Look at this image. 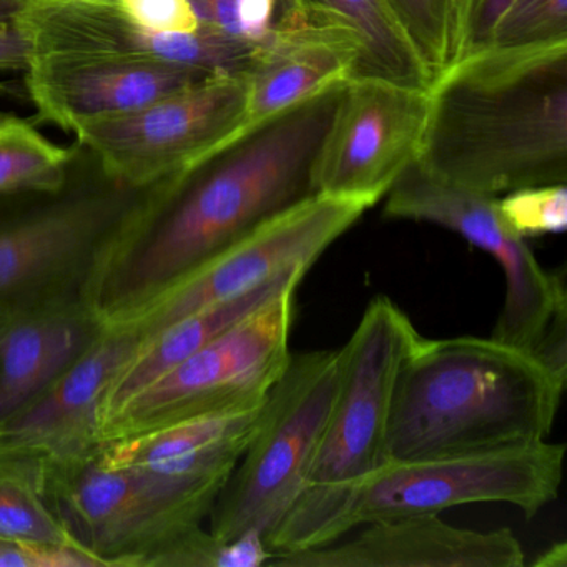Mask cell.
<instances>
[{
    "label": "cell",
    "instance_id": "1",
    "mask_svg": "<svg viewBox=\"0 0 567 567\" xmlns=\"http://www.w3.org/2000/svg\"><path fill=\"white\" fill-rule=\"evenodd\" d=\"M416 162L494 198L567 185V39L481 49L441 69Z\"/></svg>",
    "mask_w": 567,
    "mask_h": 567
},
{
    "label": "cell",
    "instance_id": "2",
    "mask_svg": "<svg viewBox=\"0 0 567 567\" xmlns=\"http://www.w3.org/2000/svg\"><path fill=\"white\" fill-rule=\"evenodd\" d=\"M344 82L268 118L192 174L125 251L101 310L157 290L317 195L315 164Z\"/></svg>",
    "mask_w": 567,
    "mask_h": 567
},
{
    "label": "cell",
    "instance_id": "3",
    "mask_svg": "<svg viewBox=\"0 0 567 567\" xmlns=\"http://www.w3.org/2000/svg\"><path fill=\"white\" fill-rule=\"evenodd\" d=\"M566 381L496 338L420 337L394 386L388 463L546 441Z\"/></svg>",
    "mask_w": 567,
    "mask_h": 567
},
{
    "label": "cell",
    "instance_id": "4",
    "mask_svg": "<svg viewBox=\"0 0 567 567\" xmlns=\"http://www.w3.org/2000/svg\"><path fill=\"white\" fill-rule=\"evenodd\" d=\"M421 334L388 297L370 301L341 348L337 396L300 496L268 539L275 556L337 543L348 501L388 464L398 374Z\"/></svg>",
    "mask_w": 567,
    "mask_h": 567
},
{
    "label": "cell",
    "instance_id": "5",
    "mask_svg": "<svg viewBox=\"0 0 567 567\" xmlns=\"http://www.w3.org/2000/svg\"><path fill=\"white\" fill-rule=\"evenodd\" d=\"M383 215L437 225L491 255L503 270L506 297L491 337L523 348L567 381V290L547 271L497 210V198L434 177L416 161L384 195Z\"/></svg>",
    "mask_w": 567,
    "mask_h": 567
},
{
    "label": "cell",
    "instance_id": "6",
    "mask_svg": "<svg viewBox=\"0 0 567 567\" xmlns=\"http://www.w3.org/2000/svg\"><path fill=\"white\" fill-rule=\"evenodd\" d=\"M340 374V350L291 353L265 400L254 437L208 516L215 537L258 534L268 544L303 489Z\"/></svg>",
    "mask_w": 567,
    "mask_h": 567
},
{
    "label": "cell",
    "instance_id": "7",
    "mask_svg": "<svg viewBox=\"0 0 567 567\" xmlns=\"http://www.w3.org/2000/svg\"><path fill=\"white\" fill-rule=\"evenodd\" d=\"M227 476H175L87 463L45 477V496L69 533L107 567H148L202 527Z\"/></svg>",
    "mask_w": 567,
    "mask_h": 567
},
{
    "label": "cell",
    "instance_id": "8",
    "mask_svg": "<svg viewBox=\"0 0 567 567\" xmlns=\"http://www.w3.org/2000/svg\"><path fill=\"white\" fill-rule=\"evenodd\" d=\"M142 192L71 195L0 225V301L59 291L102 301L112 271L171 197L167 184Z\"/></svg>",
    "mask_w": 567,
    "mask_h": 567
},
{
    "label": "cell",
    "instance_id": "9",
    "mask_svg": "<svg viewBox=\"0 0 567 567\" xmlns=\"http://www.w3.org/2000/svg\"><path fill=\"white\" fill-rule=\"evenodd\" d=\"M370 208L361 198L313 195L157 290L101 310L102 323L107 330L132 334L138 343L148 340L177 321L247 295L285 271L310 270Z\"/></svg>",
    "mask_w": 567,
    "mask_h": 567
},
{
    "label": "cell",
    "instance_id": "10",
    "mask_svg": "<svg viewBox=\"0 0 567 567\" xmlns=\"http://www.w3.org/2000/svg\"><path fill=\"white\" fill-rule=\"evenodd\" d=\"M295 291L258 308L102 421V444L265 401L290 361Z\"/></svg>",
    "mask_w": 567,
    "mask_h": 567
},
{
    "label": "cell",
    "instance_id": "11",
    "mask_svg": "<svg viewBox=\"0 0 567 567\" xmlns=\"http://www.w3.org/2000/svg\"><path fill=\"white\" fill-rule=\"evenodd\" d=\"M245 74L217 72L127 114L82 124L72 134L109 181L131 190L185 182L240 141Z\"/></svg>",
    "mask_w": 567,
    "mask_h": 567
},
{
    "label": "cell",
    "instance_id": "12",
    "mask_svg": "<svg viewBox=\"0 0 567 567\" xmlns=\"http://www.w3.org/2000/svg\"><path fill=\"white\" fill-rule=\"evenodd\" d=\"M564 453V444L546 440L384 464L348 501L341 530L344 536L374 520L441 514L451 507L480 503L511 504L530 519L557 499Z\"/></svg>",
    "mask_w": 567,
    "mask_h": 567
},
{
    "label": "cell",
    "instance_id": "13",
    "mask_svg": "<svg viewBox=\"0 0 567 567\" xmlns=\"http://www.w3.org/2000/svg\"><path fill=\"white\" fill-rule=\"evenodd\" d=\"M426 117L427 89L348 79L318 152L315 192L374 207L416 161Z\"/></svg>",
    "mask_w": 567,
    "mask_h": 567
},
{
    "label": "cell",
    "instance_id": "14",
    "mask_svg": "<svg viewBox=\"0 0 567 567\" xmlns=\"http://www.w3.org/2000/svg\"><path fill=\"white\" fill-rule=\"evenodd\" d=\"M9 21L28 48L45 55L147 59L210 72L245 74L258 44L200 25L192 34H155L131 21L114 0H16Z\"/></svg>",
    "mask_w": 567,
    "mask_h": 567
},
{
    "label": "cell",
    "instance_id": "15",
    "mask_svg": "<svg viewBox=\"0 0 567 567\" xmlns=\"http://www.w3.org/2000/svg\"><path fill=\"white\" fill-rule=\"evenodd\" d=\"M138 340L107 330L28 406L0 426V457L34 464L42 476L74 470L102 447V411Z\"/></svg>",
    "mask_w": 567,
    "mask_h": 567
},
{
    "label": "cell",
    "instance_id": "16",
    "mask_svg": "<svg viewBox=\"0 0 567 567\" xmlns=\"http://www.w3.org/2000/svg\"><path fill=\"white\" fill-rule=\"evenodd\" d=\"M217 72L147 59L45 55L25 68L39 121L65 132L112 115L138 111Z\"/></svg>",
    "mask_w": 567,
    "mask_h": 567
},
{
    "label": "cell",
    "instance_id": "17",
    "mask_svg": "<svg viewBox=\"0 0 567 567\" xmlns=\"http://www.w3.org/2000/svg\"><path fill=\"white\" fill-rule=\"evenodd\" d=\"M104 333L101 300L59 291L0 301V426Z\"/></svg>",
    "mask_w": 567,
    "mask_h": 567
},
{
    "label": "cell",
    "instance_id": "18",
    "mask_svg": "<svg viewBox=\"0 0 567 567\" xmlns=\"http://www.w3.org/2000/svg\"><path fill=\"white\" fill-rule=\"evenodd\" d=\"M360 59L361 45L353 32L300 2L285 0L245 72L247 105L240 138L321 89L354 78Z\"/></svg>",
    "mask_w": 567,
    "mask_h": 567
},
{
    "label": "cell",
    "instance_id": "19",
    "mask_svg": "<svg viewBox=\"0 0 567 567\" xmlns=\"http://www.w3.org/2000/svg\"><path fill=\"white\" fill-rule=\"evenodd\" d=\"M348 543L275 556L270 567H523L524 550L511 529H461L440 514L364 524Z\"/></svg>",
    "mask_w": 567,
    "mask_h": 567
},
{
    "label": "cell",
    "instance_id": "20",
    "mask_svg": "<svg viewBox=\"0 0 567 567\" xmlns=\"http://www.w3.org/2000/svg\"><path fill=\"white\" fill-rule=\"evenodd\" d=\"M267 400V398H265ZM265 401L202 414L102 444L99 463L175 476L230 477L254 437Z\"/></svg>",
    "mask_w": 567,
    "mask_h": 567
},
{
    "label": "cell",
    "instance_id": "21",
    "mask_svg": "<svg viewBox=\"0 0 567 567\" xmlns=\"http://www.w3.org/2000/svg\"><path fill=\"white\" fill-rule=\"evenodd\" d=\"M307 271L305 268L285 271L274 280L248 291L247 295L190 315L172 327L165 328L155 337L141 341L131 360L112 381L111 390L105 396L102 421L122 406L128 398L138 393L142 388L197 353L215 337L254 313L258 308L270 303L284 291L300 287Z\"/></svg>",
    "mask_w": 567,
    "mask_h": 567
},
{
    "label": "cell",
    "instance_id": "22",
    "mask_svg": "<svg viewBox=\"0 0 567 567\" xmlns=\"http://www.w3.org/2000/svg\"><path fill=\"white\" fill-rule=\"evenodd\" d=\"M347 28L361 45L354 78H381L430 89L434 81L390 0H297Z\"/></svg>",
    "mask_w": 567,
    "mask_h": 567
},
{
    "label": "cell",
    "instance_id": "23",
    "mask_svg": "<svg viewBox=\"0 0 567 567\" xmlns=\"http://www.w3.org/2000/svg\"><path fill=\"white\" fill-rule=\"evenodd\" d=\"M74 152L45 138L16 115H0V195H59Z\"/></svg>",
    "mask_w": 567,
    "mask_h": 567
},
{
    "label": "cell",
    "instance_id": "24",
    "mask_svg": "<svg viewBox=\"0 0 567 567\" xmlns=\"http://www.w3.org/2000/svg\"><path fill=\"white\" fill-rule=\"evenodd\" d=\"M0 536L84 549L49 504L41 470L8 457H0Z\"/></svg>",
    "mask_w": 567,
    "mask_h": 567
},
{
    "label": "cell",
    "instance_id": "25",
    "mask_svg": "<svg viewBox=\"0 0 567 567\" xmlns=\"http://www.w3.org/2000/svg\"><path fill=\"white\" fill-rule=\"evenodd\" d=\"M274 557V550L258 534L224 540L198 527L158 554L148 567H261Z\"/></svg>",
    "mask_w": 567,
    "mask_h": 567
},
{
    "label": "cell",
    "instance_id": "26",
    "mask_svg": "<svg viewBox=\"0 0 567 567\" xmlns=\"http://www.w3.org/2000/svg\"><path fill=\"white\" fill-rule=\"evenodd\" d=\"M457 0H390L434 78L454 59Z\"/></svg>",
    "mask_w": 567,
    "mask_h": 567
},
{
    "label": "cell",
    "instance_id": "27",
    "mask_svg": "<svg viewBox=\"0 0 567 567\" xmlns=\"http://www.w3.org/2000/svg\"><path fill=\"white\" fill-rule=\"evenodd\" d=\"M497 210L520 238L564 234L567 227V185L519 188L497 197Z\"/></svg>",
    "mask_w": 567,
    "mask_h": 567
},
{
    "label": "cell",
    "instance_id": "28",
    "mask_svg": "<svg viewBox=\"0 0 567 567\" xmlns=\"http://www.w3.org/2000/svg\"><path fill=\"white\" fill-rule=\"evenodd\" d=\"M567 39V0H513L487 48H517Z\"/></svg>",
    "mask_w": 567,
    "mask_h": 567
},
{
    "label": "cell",
    "instance_id": "29",
    "mask_svg": "<svg viewBox=\"0 0 567 567\" xmlns=\"http://www.w3.org/2000/svg\"><path fill=\"white\" fill-rule=\"evenodd\" d=\"M204 28L228 38L261 44L274 28L280 0H190Z\"/></svg>",
    "mask_w": 567,
    "mask_h": 567
},
{
    "label": "cell",
    "instance_id": "30",
    "mask_svg": "<svg viewBox=\"0 0 567 567\" xmlns=\"http://www.w3.org/2000/svg\"><path fill=\"white\" fill-rule=\"evenodd\" d=\"M138 28L155 34H192L200 29L190 0H114Z\"/></svg>",
    "mask_w": 567,
    "mask_h": 567
},
{
    "label": "cell",
    "instance_id": "31",
    "mask_svg": "<svg viewBox=\"0 0 567 567\" xmlns=\"http://www.w3.org/2000/svg\"><path fill=\"white\" fill-rule=\"evenodd\" d=\"M0 567H107L79 547L45 546L0 536Z\"/></svg>",
    "mask_w": 567,
    "mask_h": 567
},
{
    "label": "cell",
    "instance_id": "32",
    "mask_svg": "<svg viewBox=\"0 0 567 567\" xmlns=\"http://www.w3.org/2000/svg\"><path fill=\"white\" fill-rule=\"evenodd\" d=\"M511 2L513 0H457L454 59L486 49Z\"/></svg>",
    "mask_w": 567,
    "mask_h": 567
},
{
    "label": "cell",
    "instance_id": "33",
    "mask_svg": "<svg viewBox=\"0 0 567 567\" xmlns=\"http://www.w3.org/2000/svg\"><path fill=\"white\" fill-rule=\"evenodd\" d=\"M28 48L11 21L0 19V72L25 71Z\"/></svg>",
    "mask_w": 567,
    "mask_h": 567
},
{
    "label": "cell",
    "instance_id": "34",
    "mask_svg": "<svg viewBox=\"0 0 567 567\" xmlns=\"http://www.w3.org/2000/svg\"><path fill=\"white\" fill-rule=\"evenodd\" d=\"M536 567H566L567 566V544L557 543L544 550L536 560Z\"/></svg>",
    "mask_w": 567,
    "mask_h": 567
},
{
    "label": "cell",
    "instance_id": "35",
    "mask_svg": "<svg viewBox=\"0 0 567 567\" xmlns=\"http://www.w3.org/2000/svg\"><path fill=\"white\" fill-rule=\"evenodd\" d=\"M14 2H16V0H12V8H14ZM12 8H11V11H12Z\"/></svg>",
    "mask_w": 567,
    "mask_h": 567
}]
</instances>
